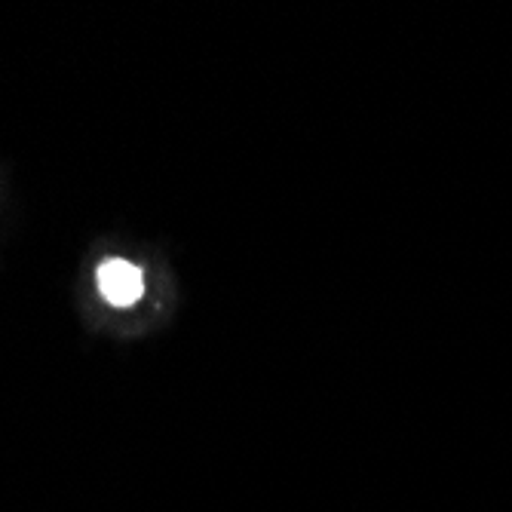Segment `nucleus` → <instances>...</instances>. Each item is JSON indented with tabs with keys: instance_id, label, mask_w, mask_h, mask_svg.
Listing matches in <instances>:
<instances>
[{
	"instance_id": "f257e3e1",
	"label": "nucleus",
	"mask_w": 512,
	"mask_h": 512,
	"mask_svg": "<svg viewBox=\"0 0 512 512\" xmlns=\"http://www.w3.org/2000/svg\"><path fill=\"white\" fill-rule=\"evenodd\" d=\"M96 283H99L102 298L114 307H132L145 295V273L123 258L105 261L96 273Z\"/></svg>"
}]
</instances>
